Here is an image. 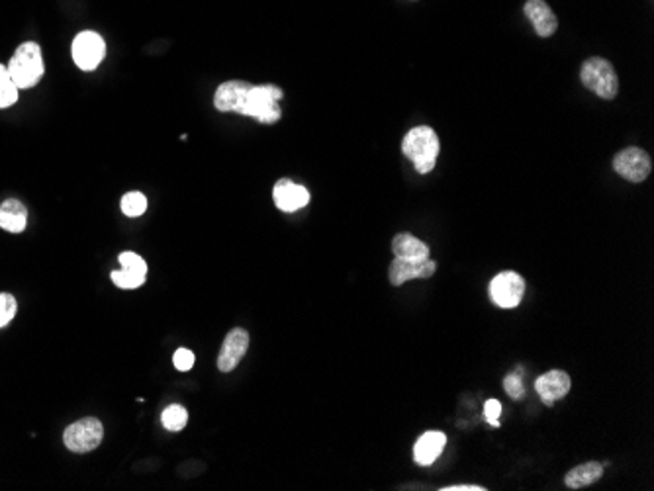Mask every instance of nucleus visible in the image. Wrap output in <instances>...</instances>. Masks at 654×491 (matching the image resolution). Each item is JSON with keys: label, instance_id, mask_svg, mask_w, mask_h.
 <instances>
[{"label": "nucleus", "instance_id": "obj_9", "mask_svg": "<svg viewBox=\"0 0 654 491\" xmlns=\"http://www.w3.org/2000/svg\"><path fill=\"white\" fill-rule=\"evenodd\" d=\"M249 342H251V337H249V333L242 327H235L227 333L224 339L222 350H219V355H218L219 372L227 374L237 368V364L242 363V358L247 353Z\"/></svg>", "mask_w": 654, "mask_h": 491}, {"label": "nucleus", "instance_id": "obj_1", "mask_svg": "<svg viewBox=\"0 0 654 491\" xmlns=\"http://www.w3.org/2000/svg\"><path fill=\"white\" fill-rule=\"evenodd\" d=\"M402 153L416 166L419 174H427L435 169L441 153L439 135L429 126L412 127L402 142Z\"/></svg>", "mask_w": 654, "mask_h": 491}, {"label": "nucleus", "instance_id": "obj_11", "mask_svg": "<svg viewBox=\"0 0 654 491\" xmlns=\"http://www.w3.org/2000/svg\"><path fill=\"white\" fill-rule=\"evenodd\" d=\"M437 271L435 261L426 258V261H406V258H394L389 268V278L392 286H402L410 280H426Z\"/></svg>", "mask_w": 654, "mask_h": 491}, {"label": "nucleus", "instance_id": "obj_15", "mask_svg": "<svg viewBox=\"0 0 654 491\" xmlns=\"http://www.w3.org/2000/svg\"><path fill=\"white\" fill-rule=\"evenodd\" d=\"M447 444V434L441 431H427L418 439L416 447H413V460L419 466H431L441 452H443Z\"/></svg>", "mask_w": 654, "mask_h": 491}, {"label": "nucleus", "instance_id": "obj_12", "mask_svg": "<svg viewBox=\"0 0 654 491\" xmlns=\"http://www.w3.org/2000/svg\"><path fill=\"white\" fill-rule=\"evenodd\" d=\"M573 387V380L565 372V370H549V372L541 374L535 382V390L541 395L545 405H555L557 400H563Z\"/></svg>", "mask_w": 654, "mask_h": 491}, {"label": "nucleus", "instance_id": "obj_16", "mask_svg": "<svg viewBox=\"0 0 654 491\" xmlns=\"http://www.w3.org/2000/svg\"><path fill=\"white\" fill-rule=\"evenodd\" d=\"M27 226V210L20 200L8 198L0 203V229L8 234H22Z\"/></svg>", "mask_w": 654, "mask_h": 491}, {"label": "nucleus", "instance_id": "obj_25", "mask_svg": "<svg viewBox=\"0 0 654 491\" xmlns=\"http://www.w3.org/2000/svg\"><path fill=\"white\" fill-rule=\"evenodd\" d=\"M195 353L189 349H177V353H174L173 357V364L177 370H181V372H189V370L195 366Z\"/></svg>", "mask_w": 654, "mask_h": 491}, {"label": "nucleus", "instance_id": "obj_7", "mask_svg": "<svg viewBox=\"0 0 654 491\" xmlns=\"http://www.w3.org/2000/svg\"><path fill=\"white\" fill-rule=\"evenodd\" d=\"M488 292H490V300L497 305V308L502 310L518 308L525 294V280L521 274L505 271L494 278Z\"/></svg>", "mask_w": 654, "mask_h": 491}, {"label": "nucleus", "instance_id": "obj_19", "mask_svg": "<svg viewBox=\"0 0 654 491\" xmlns=\"http://www.w3.org/2000/svg\"><path fill=\"white\" fill-rule=\"evenodd\" d=\"M161 423H163V427L167 429V431H173V433L182 431L184 427H187V423H189V411L184 410V407L179 405V403L165 407V411L161 415Z\"/></svg>", "mask_w": 654, "mask_h": 491}, {"label": "nucleus", "instance_id": "obj_26", "mask_svg": "<svg viewBox=\"0 0 654 491\" xmlns=\"http://www.w3.org/2000/svg\"><path fill=\"white\" fill-rule=\"evenodd\" d=\"M504 387H505V392L510 394V397H513V400H521V397L525 395L523 380L518 374H508V376H505Z\"/></svg>", "mask_w": 654, "mask_h": 491}, {"label": "nucleus", "instance_id": "obj_28", "mask_svg": "<svg viewBox=\"0 0 654 491\" xmlns=\"http://www.w3.org/2000/svg\"><path fill=\"white\" fill-rule=\"evenodd\" d=\"M443 491H486V487L482 486H447V487H441Z\"/></svg>", "mask_w": 654, "mask_h": 491}, {"label": "nucleus", "instance_id": "obj_20", "mask_svg": "<svg viewBox=\"0 0 654 491\" xmlns=\"http://www.w3.org/2000/svg\"><path fill=\"white\" fill-rule=\"evenodd\" d=\"M18 88L6 65H0V108H11L18 102Z\"/></svg>", "mask_w": 654, "mask_h": 491}, {"label": "nucleus", "instance_id": "obj_6", "mask_svg": "<svg viewBox=\"0 0 654 491\" xmlns=\"http://www.w3.org/2000/svg\"><path fill=\"white\" fill-rule=\"evenodd\" d=\"M73 61L81 71H95L106 58V42L100 34L87 30L73 40Z\"/></svg>", "mask_w": 654, "mask_h": 491}, {"label": "nucleus", "instance_id": "obj_14", "mask_svg": "<svg viewBox=\"0 0 654 491\" xmlns=\"http://www.w3.org/2000/svg\"><path fill=\"white\" fill-rule=\"evenodd\" d=\"M523 11L541 38H550V35L557 32L558 20L545 0H527L523 6Z\"/></svg>", "mask_w": 654, "mask_h": 491}, {"label": "nucleus", "instance_id": "obj_27", "mask_svg": "<svg viewBox=\"0 0 654 491\" xmlns=\"http://www.w3.org/2000/svg\"><path fill=\"white\" fill-rule=\"evenodd\" d=\"M500 415L502 403L497 400H488L484 403V419L492 425V427H500Z\"/></svg>", "mask_w": 654, "mask_h": 491}, {"label": "nucleus", "instance_id": "obj_23", "mask_svg": "<svg viewBox=\"0 0 654 491\" xmlns=\"http://www.w3.org/2000/svg\"><path fill=\"white\" fill-rule=\"evenodd\" d=\"M118 261H119V266H122L124 271L140 274V276H147V263L137 253H134V251L119 253Z\"/></svg>", "mask_w": 654, "mask_h": 491}, {"label": "nucleus", "instance_id": "obj_13", "mask_svg": "<svg viewBox=\"0 0 654 491\" xmlns=\"http://www.w3.org/2000/svg\"><path fill=\"white\" fill-rule=\"evenodd\" d=\"M253 85L247 81H226L218 87L214 95V106L219 112H237L242 110L249 88Z\"/></svg>", "mask_w": 654, "mask_h": 491}, {"label": "nucleus", "instance_id": "obj_3", "mask_svg": "<svg viewBox=\"0 0 654 491\" xmlns=\"http://www.w3.org/2000/svg\"><path fill=\"white\" fill-rule=\"evenodd\" d=\"M12 81L18 88H32L38 85L43 77L45 65L42 48L35 42H26L12 55L11 63L6 65Z\"/></svg>", "mask_w": 654, "mask_h": 491}, {"label": "nucleus", "instance_id": "obj_5", "mask_svg": "<svg viewBox=\"0 0 654 491\" xmlns=\"http://www.w3.org/2000/svg\"><path fill=\"white\" fill-rule=\"evenodd\" d=\"M103 439L104 427L96 417H85V419L71 423L65 433H63V442H65V447L75 454L92 452L100 447Z\"/></svg>", "mask_w": 654, "mask_h": 491}, {"label": "nucleus", "instance_id": "obj_17", "mask_svg": "<svg viewBox=\"0 0 654 491\" xmlns=\"http://www.w3.org/2000/svg\"><path fill=\"white\" fill-rule=\"evenodd\" d=\"M392 253L396 258L406 261H426L429 258V247L412 234H398L392 239Z\"/></svg>", "mask_w": 654, "mask_h": 491}, {"label": "nucleus", "instance_id": "obj_22", "mask_svg": "<svg viewBox=\"0 0 654 491\" xmlns=\"http://www.w3.org/2000/svg\"><path fill=\"white\" fill-rule=\"evenodd\" d=\"M110 276H112V282L118 286V288H122V290H135V288H140V286L145 284V276L127 272V271H124V268L114 271Z\"/></svg>", "mask_w": 654, "mask_h": 491}, {"label": "nucleus", "instance_id": "obj_8", "mask_svg": "<svg viewBox=\"0 0 654 491\" xmlns=\"http://www.w3.org/2000/svg\"><path fill=\"white\" fill-rule=\"evenodd\" d=\"M613 169L621 179L637 184L649 179L652 163L647 151L639 147H627L613 157Z\"/></svg>", "mask_w": 654, "mask_h": 491}, {"label": "nucleus", "instance_id": "obj_21", "mask_svg": "<svg viewBox=\"0 0 654 491\" xmlns=\"http://www.w3.org/2000/svg\"><path fill=\"white\" fill-rule=\"evenodd\" d=\"M122 211L127 218H140L147 210V198L142 192H127L122 196Z\"/></svg>", "mask_w": 654, "mask_h": 491}, {"label": "nucleus", "instance_id": "obj_4", "mask_svg": "<svg viewBox=\"0 0 654 491\" xmlns=\"http://www.w3.org/2000/svg\"><path fill=\"white\" fill-rule=\"evenodd\" d=\"M580 81L588 90L604 100H613L619 92V79H617L613 65L604 58L586 59L580 69Z\"/></svg>", "mask_w": 654, "mask_h": 491}, {"label": "nucleus", "instance_id": "obj_18", "mask_svg": "<svg viewBox=\"0 0 654 491\" xmlns=\"http://www.w3.org/2000/svg\"><path fill=\"white\" fill-rule=\"evenodd\" d=\"M602 476L604 464H600V462H586V464H580L568 472L565 476V486L568 489H582L596 484L597 479H602Z\"/></svg>", "mask_w": 654, "mask_h": 491}, {"label": "nucleus", "instance_id": "obj_2", "mask_svg": "<svg viewBox=\"0 0 654 491\" xmlns=\"http://www.w3.org/2000/svg\"><path fill=\"white\" fill-rule=\"evenodd\" d=\"M282 96V88L274 85H253L247 92L239 114L255 118L261 124H276L282 116V110L279 106Z\"/></svg>", "mask_w": 654, "mask_h": 491}, {"label": "nucleus", "instance_id": "obj_24", "mask_svg": "<svg viewBox=\"0 0 654 491\" xmlns=\"http://www.w3.org/2000/svg\"><path fill=\"white\" fill-rule=\"evenodd\" d=\"M18 311V302L12 294L0 292V329L6 327L14 319Z\"/></svg>", "mask_w": 654, "mask_h": 491}, {"label": "nucleus", "instance_id": "obj_10", "mask_svg": "<svg viewBox=\"0 0 654 491\" xmlns=\"http://www.w3.org/2000/svg\"><path fill=\"white\" fill-rule=\"evenodd\" d=\"M273 200L276 208L284 211V214H294V211L308 206L310 192L306 187L292 182L290 179H281L273 188Z\"/></svg>", "mask_w": 654, "mask_h": 491}]
</instances>
